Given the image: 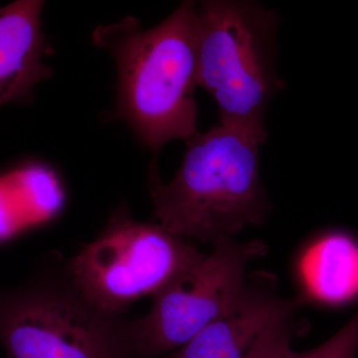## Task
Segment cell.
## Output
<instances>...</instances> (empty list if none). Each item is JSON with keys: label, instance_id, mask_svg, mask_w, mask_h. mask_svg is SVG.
<instances>
[{"label": "cell", "instance_id": "cell-1", "mask_svg": "<svg viewBox=\"0 0 358 358\" xmlns=\"http://www.w3.org/2000/svg\"><path fill=\"white\" fill-rule=\"evenodd\" d=\"M196 6L183 1L148 29L126 17L92 34L115 60L117 117L155 154L169 141H187L197 133Z\"/></svg>", "mask_w": 358, "mask_h": 358}, {"label": "cell", "instance_id": "cell-2", "mask_svg": "<svg viewBox=\"0 0 358 358\" xmlns=\"http://www.w3.org/2000/svg\"><path fill=\"white\" fill-rule=\"evenodd\" d=\"M178 173L169 183L157 167L150 194L160 226L182 239L214 242L261 225L270 203L259 174L262 141L243 129L221 124L186 141Z\"/></svg>", "mask_w": 358, "mask_h": 358}, {"label": "cell", "instance_id": "cell-3", "mask_svg": "<svg viewBox=\"0 0 358 358\" xmlns=\"http://www.w3.org/2000/svg\"><path fill=\"white\" fill-rule=\"evenodd\" d=\"M0 346L6 358H141L134 320L87 298L55 254L0 289Z\"/></svg>", "mask_w": 358, "mask_h": 358}, {"label": "cell", "instance_id": "cell-4", "mask_svg": "<svg viewBox=\"0 0 358 358\" xmlns=\"http://www.w3.org/2000/svg\"><path fill=\"white\" fill-rule=\"evenodd\" d=\"M280 20L247 0H205L196 6L197 83L215 101L219 122L267 138L268 103L286 83L275 72Z\"/></svg>", "mask_w": 358, "mask_h": 358}, {"label": "cell", "instance_id": "cell-5", "mask_svg": "<svg viewBox=\"0 0 358 358\" xmlns=\"http://www.w3.org/2000/svg\"><path fill=\"white\" fill-rule=\"evenodd\" d=\"M203 255L159 223L134 220L122 205L103 232L67 265L87 298L103 310L122 313L134 301L154 296Z\"/></svg>", "mask_w": 358, "mask_h": 358}, {"label": "cell", "instance_id": "cell-6", "mask_svg": "<svg viewBox=\"0 0 358 358\" xmlns=\"http://www.w3.org/2000/svg\"><path fill=\"white\" fill-rule=\"evenodd\" d=\"M266 252L267 246L258 240L214 242L211 253L154 294L150 313L134 320L141 358L171 355L228 312L246 288L248 264Z\"/></svg>", "mask_w": 358, "mask_h": 358}, {"label": "cell", "instance_id": "cell-7", "mask_svg": "<svg viewBox=\"0 0 358 358\" xmlns=\"http://www.w3.org/2000/svg\"><path fill=\"white\" fill-rule=\"evenodd\" d=\"M263 284L247 285L228 312L169 358H245L261 334L275 319L307 303L303 296L280 298Z\"/></svg>", "mask_w": 358, "mask_h": 358}, {"label": "cell", "instance_id": "cell-8", "mask_svg": "<svg viewBox=\"0 0 358 358\" xmlns=\"http://www.w3.org/2000/svg\"><path fill=\"white\" fill-rule=\"evenodd\" d=\"M44 1L17 0L0 7V108L31 100L33 89L50 76L42 60L49 45L42 30Z\"/></svg>", "mask_w": 358, "mask_h": 358}, {"label": "cell", "instance_id": "cell-9", "mask_svg": "<svg viewBox=\"0 0 358 358\" xmlns=\"http://www.w3.org/2000/svg\"><path fill=\"white\" fill-rule=\"evenodd\" d=\"M306 301L341 308L358 301V236L343 228L322 231L301 256Z\"/></svg>", "mask_w": 358, "mask_h": 358}, {"label": "cell", "instance_id": "cell-10", "mask_svg": "<svg viewBox=\"0 0 358 358\" xmlns=\"http://www.w3.org/2000/svg\"><path fill=\"white\" fill-rule=\"evenodd\" d=\"M294 313L275 319L261 334L245 358H284L294 334Z\"/></svg>", "mask_w": 358, "mask_h": 358}, {"label": "cell", "instance_id": "cell-11", "mask_svg": "<svg viewBox=\"0 0 358 358\" xmlns=\"http://www.w3.org/2000/svg\"><path fill=\"white\" fill-rule=\"evenodd\" d=\"M358 350V310L352 319L333 338L305 352L289 348L284 358H357Z\"/></svg>", "mask_w": 358, "mask_h": 358}]
</instances>
